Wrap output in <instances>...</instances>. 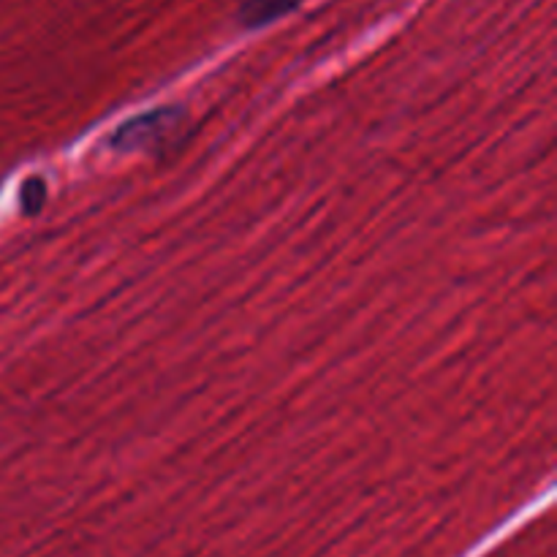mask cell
Wrapping results in <instances>:
<instances>
[{"mask_svg":"<svg viewBox=\"0 0 557 557\" xmlns=\"http://www.w3.org/2000/svg\"><path fill=\"white\" fill-rule=\"evenodd\" d=\"M188 112L180 107L152 109V112L139 114L128 120L117 134L112 136L114 150L123 152H156L163 156L172 147L183 145L188 136Z\"/></svg>","mask_w":557,"mask_h":557,"instance_id":"6da1fadb","label":"cell"},{"mask_svg":"<svg viewBox=\"0 0 557 557\" xmlns=\"http://www.w3.org/2000/svg\"><path fill=\"white\" fill-rule=\"evenodd\" d=\"M299 0H245L239 9V22L245 27H264L281 16L292 14Z\"/></svg>","mask_w":557,"mask_h":557,"instance_id":"7a4b0ae2","label":"cell"}]
</instances>
